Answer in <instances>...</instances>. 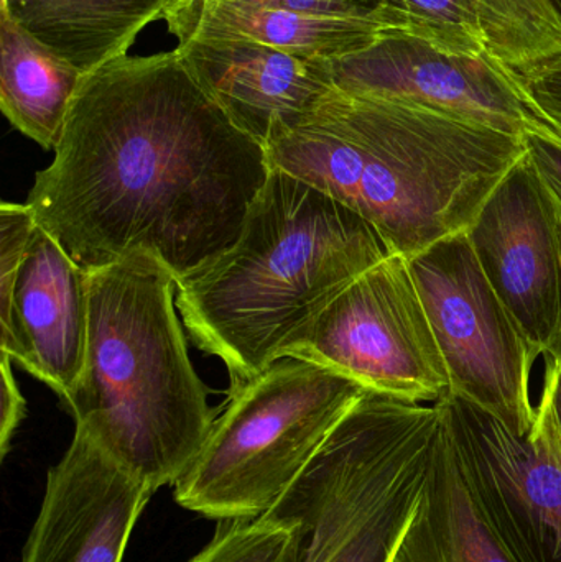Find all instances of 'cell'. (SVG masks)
<instances>
[{
	"label": "cell",
	"instance_id": "1",
	"mask_svg": "<svg viewBox=\"0 0 561 562\" xmlns=\"http://www.w3.org/2000/svg\"><path fill=\"white\" fill-rule=\"evenodd\" d=\"M270 171L178 49L125 55L82 76L25 203L82 269L145 252L178 283L234 246Z\"/></svg>",
	"mask_w": 561,
	"mask_h": 562
},
{
	"label": "cell",
	"instance_id": "2",
	"mask_svg": "<svg viewBox=\"0 0 561 562\" xmlns=\"http://www.w3.org/2000/svg\"><path fill=\"white\" fill-rule=\"evenodd\" d=\"M292 175L364 217L395 254L414 257L464 233L524 137L401 99L332 91L266 144Z\"/></svg>",
	"mask_w": 561,
	"mask_h": 562
},
{
	"label": "cell",
	"instance_id": "3",
	"mask_svg": "<svg viewBox=\"0 0 561 562\" xmlns=\"http://www.w3.org/2000/svg\"><path fill=\"white\" fill-rule=\"evenodd\" d=\"M394 254L364 217L272 170L234 246L178 281L175 301L190 339L227 367L234 393L287 357L345 288Z\"/></svg>",
	"mask_w": 561,
	"mask_h": 562
},
{
	"label": "cell",
	"instance_id": "4",
	"mask_svg": "<svg viewBox=\"0 0 561 562\" xmlns=\"http://www.w3.org/2000/svg\"><path fill=\"white\" fill-rule=\"evenodd\" d=\"M85 370L65 400L82 429L152 494L177 485L216 422L188 353L177 280L150 254L88 270Z\"/></svg>",
	"mask_w": 561,
	"mask_h": 562
},
{
	"label": "cell",
	"instance_id": "5",
	"mask_svg": "<svg viewBox=\"0 0 561 562\" xmlns=\"http://www.w3.org/2000/svg\"><path fill=\"white\" fill-rule=\"evenodd\" d=\"M444 413L366 390L263 518L295 530L289 562H391L424 491Z\"/></svg>",
	"mask_w": 561,
	"mask_h": 562
},
{
	"label": "cell",
	"instance_id": "6",
	"mask_svg": "<svg viewBox=\"0 0 561 562\" xmlns=\"http://www.w3.org/2000/svg\"><path fill=\"white\" fill-rule=\"evenodd\" d=\"M364 392L322 363L282 357L229 393L175 501L207 520L262 517Z\"/></svg>",
	"mask_w": 561,
	"mask_h": 562
},
{
	"label": "cell",
	"instance_id": "7",
	"mask_svg": "<svg viewBox=\"0 0 561 562\" xmlns=\"http://www.w3.org/2000/svg\"><path fill=\"white\" fill-rule=\"evenodd\" d=\"M444 353L450 392L496 416L524 438L536 425L532 344L484 276L467 231L408 259Z\"/></svg>",
	"mask_w": 561,
	"mask_h": 562
},
{
	"label": "cell",
	"instance_id": "8",
	"mask_svg": "<svg viewBox=\"0 0 561 562\" xmlns=\"http://www.w3.org/2000/svg\"><path fill=\"white\" fill-rule=\"evenodd\" d=\"M287 357L322 363L369 392L405 402L435 403L451 390L444 353L401 254L345 288Z\"/></svg>",
	"mask_w": 561,
	"mask_h": 562
},
{
	"label": "cell",
	"instance_id": "9",
	"mask_svg": "<svg viewBox=\"0 0 561 562\" xmlns=\"http://www.w3.org/2000/svg\"><path fill=\"white\" fill-rule=\"evenodd\" d=\"M437 403L474 497L510 558L561 562V445L549 396H540L524 438L458 393Z\"/></svg>",
	"mask_w": 561,
	"mask_h": 562
},
{
	"label": "cell",
	"instance_id": "10",
	"mask_svg": "<svg viewBox=\"0 0 561 562\" xmlns=\"http://www.w3.org/2000/svg\"><path fill=\"white\" fill-rule=\"evenodd\" d=\"M328 66L333 85L345 91L401 99L517 137L559 135L526 98L516 75L490 55H451L418 40L389 36L328 59Z\"/></svg>",
	"mask_w": 561,
	"mask_h": 562
},
{
	"label": "cell",
	"instance_id": "11",
	"mask_svg": "<svg viewBox=\"0 0 561 562\" xmlns=\"http://www.w3.org/2000/svg\"><path fill=\"white\" fill-rule=\"evenodd\" d=\"M497 296L536 349L549 357L561 333L559 210L524 155L467 231Z\"/></svg>",
	"mask_w": 561,
	"mask_h": 562
},
{
	"label": "cell",
	"instance_id": "12",
	"mask_svg": "<svg viewBox=\"0 0 561 562\" xmlns=\"http://www.w3.org/2000/svg\"><path fill=\"white\" fill-rule=\"evenodd\" d=\"M152 492L82 429L46 475L22 562H122Z\"/></svg>",
	"mask_w": 561,
	"mask_h": 562
},
{
	"label": "cell",
	"instance_id": "13",
	"mask_svg": "<svg viewBox=\"0 0 561 562\" xmlns=\"http://www.w3.org/2000/svg\"><path fill=\"white\" fill-rule=\"evenodd\" d=\"M88 330V270L36 226L12 303L0 317V352L65 402L85 370Z\"/></svg>",
	"mask_w": 561,
	"mask_h": 562
},
{
	"label": "cell",
	"instance_id": "14",
	"mask_svg": "<svg viewBox=\"0 0 561 562\" xmlns=\"http://www.w3.org/2000/svg\"><path fill=\"white\" fill-rule=\"evenodd\" d=\"M178 53L227 117L266 147L333 89L328 59L305 58L253 40L188 36Z\"/></svg>",
	"mask_w": 561,
	"mask_h": 562
},
{
	"label": "cell",
	"instance_id": "15",
	"mask_svg": "<svg viewBox=\"0 0 561 562\" xmlns=\"http://www.w3.org/2000/svg\"><path fill=\"white\" fill-rule=\"evenodd\" d=\"M178 40H253L305 58L333 59L395 35L384 10L368 15L302 12L247 0H175L164 16Z\"/></svg>",
	"mask_w": 561,
	"mask_h": 562
},
{
	"label": "cell",
	"instance_id": "16",
	"mask_svg": "<svg viewBox=\"0 0 561 562\" xmlns=\"http://www.w3.org/2000/svg\"><path fill=\"white\" fill-rule=\"evenodd\" d=\"M391 562H516L474 497L445 418L417 512Z\"/></svg>",
	"mask_w": 561,
	"mask_h": 562
},
{
	"label": "cell",
	"instance_id": "17",
	"mask_svg": "<svg viewBox=\"0 0 561 562\" xmlns=\"http://www.w3.org/2000/svg\"><path fill=\"white\" fill-rule=\"evenodd\" d=\"M175 0H2L20 26L88 72L122 58Z\"/></svg>",
	"mask_w": 561,
	"mask_h": 562
},
{
	"label": "cell",
	"instance_id": "18",
	"mask_svg": "<svg viewBox=\"0 0 561 562\" xmlns=\"http://www.w3.org/2000/svg\"><path fill=\"white\" fill-rule=\"evenodd\" d=\"M82 76L0 9V108L16 131L55 151Z\"/></svg>",
	"mask_w": 561,
	"mask_h": 562
},
{
	"label": "cell",
	"instance_id": "19",
	"mask_svg": "<svg viewBox=\"0 0 561 562\" xmlns=\"http://www.w3.org/2000/svg\"><path fill=\"white\" fill-rule=\"evenodd\" d=\"M487 49L504 69L527 78L561 61V13L552 0H474Z\"/></svg>",
	"mask_w": 561,
	"mask_h": 562
},
{
	"label": "cell",
	"instance_id": "20",
	"mask_svg": "<svg viewBox=\"0 0 561 562\" xmlns=\"http://www.w3.org/2000/svg\"><path fill=\"white\" fill-rule=\"evenodd\" d=\"M395 35L460 56L490 55L474 0H381Z\"/></svg>",
	"mask_w": 561,
	"mask_h": 562
},
{
	"label": "cell",
	"instance_id": "21",
	"mask_svg": "<svg viewBox=\"0 0 561 562\" xmlns=\"http://www.w3.org/2000/svg\"><path fill=\"white\" fill-rule=\"evenodd\" d=\"M296 533L269 518L220 521L211 543L191 562H289Z\"/></svg>",
	"mask_w": 561,
	"mask_h": 562
},
{
	"label": "cell",
	"instance_id": "22",
	"mask_svg": "<svg viewBox=\"0 0 561 562\" xmlns=\"http://www.w3.org/2000/svg\"><path fill=\"white\" fill-rule=\"evenodd\" d=\"M36 226L38 224L30 204L7 201L0 204V317L5 316L12 303L16 277Z\"/></svg>",
	"mask_w": 561,
	"mask_h": 562
},
{
	"label": "cell",
	"instance_id": "23",
	"mask_svg": "<svg viewBox=\"0 0 561 562\" xmlns=\"http://www.w3.org/2000/svg\"><path fill=\"white\" fill-rule=\"evenodd\" d=\"M527 157L561 213V137L559 135H524Z\"/></svg>",
	"mask_w": 561,
	"mask_h": 562
},
{
	"label": "cell",
	"instance_id": "24",
	"mask_svg": "<svg viewBox=\"0 0 561 562\" xmlns=\"http://www.w3.org/2000/svg\"><path fill=\"white\" fill-rule=\"evenodd\" d=\"M2 359V415H0V459H5L12 446L13 436L26 416V400L20 393L13 376L12 359L9 353L0 352Z\"/></svg>",
	"mask_w": 561,
	"mask_h": 562
},
{
	"label": "cell",
	"instance_id": "25",
	"mask_svg": "<svg viewBox=\"0 0 561 562\" xmlns=\"http://www.w3.org/2000/svg\"><path fill=\"white\" fill-rule=\"evenodd\" d=\"M270 7L302 10V12L335 13V15H368L381 0H247Z\"/></svg>",
	"mask_w": 561,
	"mask_h": 562
},
{
	"label": "cell",
	"instance_id": "26",
	"mask_svg": "<svg viewBox=\"0 0 561 562\" xmlns=\"http://www.w3.org/2000/svg\"><path fill=\"white\" fill-rule=\"evenodd\" d=\"M519 82L530 99L561 102V61L519 79Z\"/></svg>",
	"mask_w": 561,
	"mask_h": 562
},
{
	"label": "cell",
	"instance_id": "27",
	"mask_svg": "<svg viewBox=\"0 0 561 562\" xmlns=\"http://www.w3.org/2000/svg\"><path fill=\"white\" fill-rule=\"evenodd\" d=\"M542 393L549 396L552 403L553 413H556L557 428H559L561 445V360L549 359L547 363L546 376H543Z\"/></svg>",
	"mask_w": 561,
	"mask_h": 562
},
{
	"label": "cell",
	"instance_id": "28",
	"mask_svg": "<svg viewBox=\"0 0 561 562\" xmlns=\"http://www.w3.org/2000/svg\"><path fill=\"white\" fill-rule=\"evenodd\" d=\"M537 109L540 114L550 122L557 134L561 135V102L557 101H537Z\"/></svg>",
	"mask_w": 561,
	"mask_h": 562
},
{
	"label": "cell",
	"instance_id": "29",
	"mask_svg": "<svg viewBox=\"0 0 561 562\" xmlns=\"http://www.w3.org/2000/svg\"><path fill=\"white\" fill-rule=\"evenodd\" d=\"M559 210V207H557ZM559 233H560V243H561V213L559 211ZM547 359H560L561 360V333L559 336V339H557L556 347H553L552 352H550V356L547 357Z\"/></svg>",
	"mask_w": 561,
	"mask_h": 562
},
{
	"label": "cell",
	"instance_id": "30",
	"mask_svg": "<svg viewBox=\"0 0 561 562\" xmlns=\"http://www.w3.org/2000/svg\"><path fill=\"white\" fill-rule=\"evenodd\" d=\"M553 3H556L557 9H559V12L561 13V0H552Z\"/></svg>",
	"mask_w": 561,
	"mask_h": 562
},
{
	"label": "cell",
	"instance_id": "31",
	"mask_svg": "<svg viewBox=\"0 0 561 562\" xmlns=\"http://www.w3.org/2000/svg\"><path fill=\"white\" fill-rule=\"evenodd\" d=\"M191 562V561H190Z\"/></svg>",
	"mask_w": 561,
	"mask_h": 562
}]
</instances>
